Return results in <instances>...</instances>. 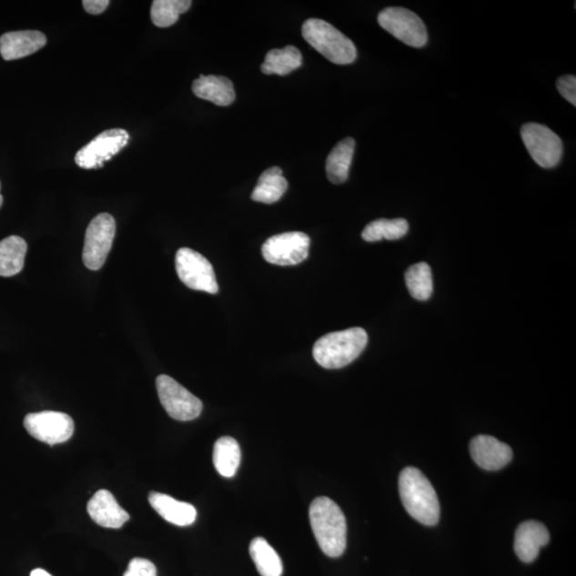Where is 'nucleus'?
<instances>
[{"mask_svg": "<svg viewBox=\"0 0 576 576\" xmlns=\"http://www.w3.org/2000/svg\"><path fill=\"white\" fill-rule=\"evenodd\" d=\"M309 522L323 552L332 559L342 556L347 546V523L339 506L329 498L321 497L309 506Z\"/></svg>", "mask_w": 576, "mask_h": 576, "instance_id": "f257e3e1", "label": "nucleus"}, {"mask_svg": "<svg viewBox=\"0 0 576 576\" xmlns=\"http://www.w3.org/2000/svg\"><path fill=\"white\" fill-rule=\"evenodd\" d=\"M399 485L401 503L409 515L427 526L438 524V495L427 477L418 469L406 468L400 473Z\"/></svg>", "mask_w": 576, "mask_h": 576, "instance_id": "f03ea898", "label": "nucleus"}, {"mask_svg": "<svg viewBox=\"0 0 576 576\" xmlns=\"http://www.w3.org/2000/svg\"><path fill=\"white\" fill-rule=\"evenodd\" d=\"M368 342V333L362 328L332 332L315 343L313 357L324 369H343L362 354Z\"/></svg>", "mask_w": 576, "mask_h": 576, "instance_id": "7ed1b4c3", "label": "nucleus"}, {"mask_svg": "<svg viewBox=\"0 0 576 576\" xmlns=\"http://www.w3.org/2000/svg\"><path fill=\"white\" fill-rule=\"evenodd\" d=\"M303 38L316 51L336 65H350L357 59L355 43L331 24L309 18L302 26Z\"/></svg>", "mask_w": 576, "mask_h": 576, "instance_id": "20e7f679", "label": "nucleus"}, {"mask_svg": "<svg viewBox=\"0 0 576 576\" xmlns=\"http://www.w3.org/2000/svg\"><path fill=\"white\" fill-rule=\"evenodd\" d=\"M116 220L107 213L97 215L86 228L83 261L86 268L100 270L113 247Z\"/></svg>", "mask_w": 576, "mask_h": 576, "instance_id": "39448f33", "label": "nucleus"}, {"mask_svg": "<svg viewBox=\"0 0 576 576\" xmlns=\"http://www.w3.org/2000/svg\"><path fill=\"white\" fill-rule=\"evenodd\" d=\"M378 23L409 46L420 48L429 42V34L422 18L410 10L400 7L384 9L378 15Z\"/></svg>", "mask_w": 576, "mask_h": 576, "instance_id": "423d86ee", "label": "nucleus"}, {"mask_svg": "<svg viewBox=\"0 0 576 576\" xmlns=\"http://www.w3.org/2000/svg\"><path fill=\"white\" fill-rule=\"evenodd\" d=\"M176 268L179 280L186 287L212 295L218 293L213 266L199 252L189 248H181L177 252Z\"/></svg>", "mask_w": 576, "mask_h": 576, "instance_id": "0eeeda50", "label": "nucleus"}, {"mask_svg": "<svg viewBox=\"0 0 576 576\" xmlns=\"http://www.w3.org/2000/svg\"><path fill=\"white\" fill-rule=\"evenodd\" d=\"M521 137L531 158L541 168L551 169L560 164L562 141L552 129L542 124L526 123L521 128Z\"/></svg>", "mask_w": 576, "mask_h": 576, "instance_id": "6e6552de", "label": "nucleus"}, {"mask_svg": "<svg viewBox=\"0 0 576 576\" xmlns=\"http://www.w3.org/2000/svg\"><path fill=\"white\" fill-rule=\"evenodd\" d=\"M157 388L160 402L172 419L188 422L199 418L203 410L202 401L173 378L158 376Z\"/></svg>", "mask_w": 576, "mask_h": 576, "instance_id": "1a4fd4ad", "label": "nucleus"}, {"mask_svg": "<svg viewBox=\"0 0 576 576\" xmlns=\"http://www.w3.org/2000/svg\"><path fill=\"white\" fill-rule=\"evenodd\" d=\"M24 426L31 437L49 445L66 442L74 433L73 419L64 412L29 413L24 419Z\"/></svg>", "mask_w": 576, "mask_h": 576, "instance_id": "9d476101", "label": "nucleus"}, {"mask_svg": "<svg viewBox=\"0 0 576 576\" xmlns=\"http://www.w3.org/2000/svg\"><path fill=\"white\" fill-rule=\"evenodd\" d=\"M311 239L301 232H288L275 235L265 241L263 257L270 264L293 266L300 264L308 257Z\"/></svg>", "mask_w": 576, "mask_h": 576, "instance_id": "9b49d317", "label": "nucleus"}, {"mask_svg": "<svg viewBox=\"0 0 576 576\" xmlns=\"http://www.w3.org/2000/svg\"><path fill=\"white\" fill-rule=\"evenodd\" d=\"M129 135L120 128L108 129L80 148L76 163L83 169H97L128 144Z\"/></svg>", "mask_w": 576, "mask_h": 576, "instance_id": "f8f14e48", "label": "nucleus"}, {"mask_svg": "<svg viewBox=\"0 0 576 576\" xmlns=\"http://www.w3.org/2000/svg\"><path fill=\"white\" fill-rule=\"evenodd\" d=\"M470 453L481 469L499 470L512 460V450L490 436H477L470 444Z\"/></svg>", "mask_w": 576, "mask_h": 576, "instance_id": "ddd939ff", "label": "nucleus"}, {"mask_svg": "<svg viewBox=\"0 0 576 576\" xmlns=\"http://www.w3.org/2000/svg\"><path fill=\"white\" fill-rule=\"evenodd\" d=\"M46 43V36L41 31H12L0 36V55L7 61L25 58L40 51Z\"/></svg>", "mask_w": 576, "mask_h": 576, "instance_id": "4468645a", "label": "nucleus"}, {"mask_svg": "<svg viewBox=\"0 0 576 576\" xmlns=\"http://www.w3.org/2000/svg\"><path fill=\"white\" fill-rule=\"evenodd\" d=\"M86 510L93 521L106 529H120L129 520L128 513L107 490H100L93 495Z\"/></svg>", "mask_w": 576, "mask_h": 576, "instance_id": "2eb2a0df", "label": "nucleus"}, {"mask_svg": "<svg viewBox=\"0 0 576 576\" xmlns=\"http://www.w3.org/2000/svg\"><path fill=\"white\" fill-rule=\"evenodd\" d=\"M550 541L546 526L536 521H526L519 525L515 538V551L520 560L530 563L537 560L541 549Z\"/></svg>", "mask_w": 576, "mask_h": 576, "instance_id": "dca6fc26", "label": "nucleus"}, {"mask_svg": "<svg viewBox=\"0 0 576 576\" xmlns=\"http://www.w3.org/2000/svg\"><path fill=\"white\" fill-rule=\"evenodd\" d=\"M148 501L167 522L177 526H189L196 521V508L185 501H179L169 495L158 492H151L148 495Z\"/></svg>", "mask_w": 576, "mask_h": 576, "instance_id": "f3484780", "label": "nucleus"}, {"mask_svg": "<svg viewBox=\"0 0 576 576\" xmlns=\"http://www.w3.org/2000/svg\"><path fill=\"white\" fill-rule=\"evenodd\" d=\"M195 96L217 106H228L235 101V90L230 79L223 76H201L192 84Z\"/></svg>", "mask_w": 576, "mask_h": 576, "instance_id": "a211bd4d", "label": "nucleus"}, {"mask_svg": "<svg viewBox=\"0 0 576 576\" xmlns=\"http://www.w3.org/2000/svg\"><path fill=\"white\" fill-rule=\"evenodd\" d=\"M356 141L345 138L334 147L327 158L326 171L328 179L333 184H343L349 177L352 158H354Z\"/></svg>", "mask_w": 576, "mask_h": 576, "instance_id": "6ab92c4d", "label": "nucleus"}, {"mask_svg": "<svg viewBox=\"0 0 576 576\" xmlns=\"http://www.w3.org/2000/svg\"><path fill=\"white\" fill-rule=\"evenodd\" d=\"M288 183L278 167L264 171L254 188L251 199L256 202L272 204L281 199L288 190Z\"/></svg>", "mask_w": 576, "mask_h": 576, "instance_id": "aec40b11", "label": "nucleus"}, {"mask_svg": "<svg viewBox=\"0 0 576 576\" xmlns=\"http://www.w3.org/2000/svg\"><path fill=\"white\" fill-rule=\"evenodd\" d=\"M27 248L26 241L15 235L0 241V276L9 278L20 274Z\"/></svg>", "mask_w": 576, "mask_h": 576, "instance_id": "412c9836", "label": "nucleus"}, {"mask_svg": "<svg viewBox=\"0 0 576 576\" xmlns=\"http://www.w3.org/2000/svg\"><path fill=\"white\" fill-rule=\"evenodd\" d=\"M302 65V55L298 48L288 45L282 49H271L266 55L264 64L262 65V72L266 76H285L289 73L299 69Z\"/></svg>", "mask_w": 576, "mask_h": 576, "instance_id": "4be33fe9", "label": "nucleus"}, {"mask_svg": "<svg viewBox=\"0 0 576 576\" xmlns=\"http://www.w3.org/2000/svg\"><path fill=\"white\" fill-rule=\"evenodd\" d=\"M241 460V451L237 440L222 437L217 440L214 446V466L223 477H233L237 474Z\"/></svg>", "mask_w": 576, "mask_h": 576, "instance_id": "5701e85b", "label": "nucleus"}, {"mask_svg": "<svg viewBox=\"0 0 576 576\" xmlns=\"http://www.w3.org/2000/svg\"><path fill=\"white\" fill-rule=\"evenodd\" d=\"M250 556L258 571L262 576H281L283 563L275 549L262 537L253 539L250 543Z\"/></svg>", "mask_w": 576, "mask_h": 576, "instance_id": "b1692460", "label": "nucleus"}, {"mask_svg": "<svg viewBox=\"0 0 576 576\" xmlns=\"http://www.w3.org/2000/svg\"><path fill=\"white\" fill-rule=\"evenodd\" d=\"M408 231L409 223L406 219H378L365 227L362 238L368 243L381 239L396 240L404 237Z\"/></svg>", "mask_w": 576, "mask_h": 576, "instance_id": "393cba45", "label": "nucleus"}, {"mask_svg": "<svg viewBox=\"0 0 576 576\" xmlns=\"http://www.w3.org/2000/svg\"><path fill=\"white\" fill-rule=\"evenodd\" d=\"M406 284L409 293L414 299L429 300L433 292V281L430 266L427 263H418L411 266L406 272Z\"/></svg>", "mask_w": 576, "mask_h": 576, "instance_id": "a878e982", "label": "nucleus"}, {"mask_svg": "<svg viewBox=\"0 0 576 576\" xmlns=\"http://www.w3.org/2000/svg\"><path fill=\"white\" fill-rule=\"evenodd\" d=\"M190 0H155L151 8V18L155 26L166 28L172 26L179 15L191 7Z\"/></svg>", "mask_w": 576, "mask_h": 576, "instance_id": "bb28decb", "label": "nucleus"}, {"mask_svg": "<svg viewBox=\"0 0 576 576\" xmlns=\"http://www.w3.org/2000/svg\"><path fill=\"white\" fill-rule=\"evenodd\" d=\"M123 576H157V570L150 561L134 559L129 562L126 572Z\"/></svg>", "mask_w": 576, "mask_h": 576, "instance_id": "cd10ccee", "label": "nucleus"}, {"mask_svg": "<svg viewBox=\"0 0 576 576\" xmlns=\"http://www.w3.org/2000/svg\"><path fill=\"white\" fill-rule=\"evenodd\" d=\"M557 89L561 96L573 106H576V77L575 76H561L557 80Z\"/></svg>", "mask_w": 576, "mask_h": 576, "instance_id": "c85d7f7f", "label": "nucleus"}, {"mask_svg": "<svg viewBox=\"0 0 576 576\" xmlns=\"http://www.w3.org/2000/svg\"><path fill=\"white\" fill-rule=\"evenodd\" d=\"M109 0H84V9L93 15H102L108 8Z\"/></svg>", "mask_w": 576, "mask_h": 576, "instance_id": "c756f323", "label": "nucleus"}, {"mask_svg": "<svg viewBox=\"0 0 576 576\" xmlns=\"http://www.w3.org/2000/svg\"><path fill=\"white\" fill-rule=\"evenodd\" d=\"M30 576H52L45 570L43 569H35L31 571Z\"/></svg>", "mask_w": 576, "mask_h": 576, "instance_id": "7c9ffc66", "label": "nucleus"}, {"mask_svg": "<svg viewBox=\"0 0 576 576\" xmlns=\"http://www.w3.org/2000/svg\"><path fill=\"white\" fill-rule=\"evenodd\" d=\"M0 189H2V184H0ZM3 203H4V197L2 194H0V207H3Z\"/></svg>", "mask_w": 576, "mask_h": 576, "instance_id": "2f4dec72", "label": "nucleus"}]
</instances>
